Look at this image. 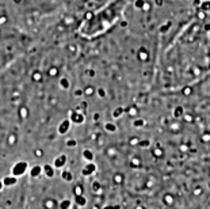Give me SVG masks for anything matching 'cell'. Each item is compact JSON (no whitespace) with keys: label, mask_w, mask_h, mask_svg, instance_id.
<instances>
[{"label":"cell","mask_w":210,"mask_h":209,"mask_svg":"<svg viewBox=\"0 0 210 209\" xmlns=\"http://www.w3.org/2000/svg\"><path fill=\"white\" fill-rule=\"evenodd\" d=\"M26 170H27V163H26V162H21V163H16L15 166H14L12 174L15 177H19V175H22Z\"/></svg>","instance_id":"1"},{"label":"cell","mask_w":210,"mask_h":209,"mask_svg":"<svg viewBox=\"0 0 210 209\" xmlns=\"http://www.w3.org/2000/svg\"><path fill=\"white\" fill-rule=\"evenodd\" d=\"M65 163H67V156H65V155H61V156H58L57 159H56L54 166L56 167H62V166H65Z\"/></svg>","instance_id":"2"},{"label":"cell","mask_w":210,"mask_h":209,"mask_svg":"<svg viewBox=\"0 0 210 209\" xmlns=\"http://www.w3.org/2000/svg\"><path fill=\"white\" fill-rule=\"evenodd\" d=\"M95 169H96V166L92 163L87 164V166L84 167V170H83V175H90V174H92V172L95 171Z\"/></svg>","instance_id":"3"},{"label":"cell","mask_w":210,"mask_h":209,"mask_svg":"<svg viewBox=\"0 0 210 209\" xmlns=\"http://www.w3.org/2000/svg\"><path fill=\"white\" fill-rule=\"evenodd\" d=\"M43 171H45L46 177H49V178H52V177L54 175V170H53V167L50 166V164H45V166H43Z\"/></svg>","instance_id":"4"},{"label":"cell","mask_w":210,"mask_h":209,"mask_svg":"<svg viewBox=\"0 0 210 209\" xmlns=\"http://www.w3.org/2000/svg\"><path fill=\"white\" fill-rule=\"evenodd\" d=\"M41 171H42V167H41V166H34L33 169H31V171H30V175L35 178V177H38L41 174Z\"/></svg>","instance_id":"5"},{"label":"cell","mask_w":210,"mask_h":209,"mask_svg":"<svg viewBox=\"0 0 210 209\" xmlns=\"http://www.w3.org/2000/svg\"><path fill=\"white\" fill-rule=\"evenodd\" d=\"M16 183V177H6L3 181V185L8 186V185H15Z\"/></svg>","instance_id":"6"},{"label":"cell","mask_w":210,"mask_h":209,"mask_svg":"<svg viewBox=\"0 0 210 209\" xmlns=\"http://www.w3.org/2000/svg\"><path fill=\"white\" fill-rule=\"evenodd\" d=\"M61 177H62V179H65V181H72V174H70L69 171H62V174H61Z\"/></svg>","instance_id":"7"},{"label":"cell","mask_w":210,"mask_h":209,"mask_svg":"<svg viewBox=\"0 0 210 209\" xmlns=\"http://www.w3.org/2000/svg\"><path fill=\"white\" fill-rule=\"evenodd\" d=\"M75 201H76V202H77V204H79V205H80V206H83V205H85V202H87V201H85V200H84V198H83V197H82V196H80V194H77V196H76V198H75Z\"/></svg>","instance_id":"8"},{"label":"cell","mask_w":210,"mask_h":209,"mask_svg":"<svg viewBox=\"0 0 210 209\" xmlns=\"http://www.w3.org/2000/svg\"><path fill=\"white\" fill-rule=\"evenodd\" d=\"M68 128H69V122H68V121H64V124L60 126V133H65L68 130Z\"/></svg>","instance_id":"9"},{"label":"cell","mask_w":210,"mask_h":209,"mask_svg":"<svg viewBox=\"0 0 210 209\" xmlns=\"http://www.w3.org/2000/svg\"><path fill=\"white\" fill-rule=\"evenodd\" d=\"M83 156H84V159H88V160L94 159V155H92V152H91V151H88V149L83 152Z\"/></svg>","instance_id":"10"},{"label":"cell","mask_w":210,"mask_h":209,"mask_svg":"<svg viewBox=\"0 0 210 209\" xmlns=\"http://www.w3.org/2000/svg\"><path fill=\"white\" fill-rule=\"evenodd\" d=\"M70 206V201L69 200H65L60 204V209H68Z\"/></svg>","instance_id":"11"},{"label":"cell","mask_w":210,"mask_h":209,"mask_svg":"<svg viewBox=\"0 0 210 209\" xmlns=\"http://www.w3.org/2000/svg\"><path fill=\"white\" fill-rule=\"evenodd\" d=\"M72 118H73V121H76L77 124H80L83 121V117H80V116H77V114H73Z\"/></svg>","instance_id":"12"},{"label":"cell","mask_w":210,"mask_h":209,"mask_svg":"<svg viewBox=\"0 0 210 209\" xmlns=\"http://www.w3.org/2000/svg\"><path fill=\"white\" fill-rule=\"evenodd\" d=\"M75 145H76V141H75V140H69V141H68V147H75Z\"/></svg>","instance_id":"13"},{"label":"cell","mask_w":210,"mask_h":209,"mask_svg":"<svg viewBox=\"0 0 210 209\" xmlns=\"http://www.w3.org/2000/svg\"><path fill=\"white\" fill-rule=\"evenodd\" d=\"M99 189H101V185H99V183H96V182H95V183H94V190L96 191V190H99Z\"/></svg>","instance_id":"14"},{"label":"cell","mask_w":210,"mask_h":209,"mask_svg":"<svg viewBox=\"0 0 210 209\" xmlns=\"http://www.w3.org/2000/svg\"><path fill=\"white\" fill-rule=\"evenodd\" d=\"M3 189V182H0V190Z\"/></svg>","instance_id":"15"}]
</instances>
